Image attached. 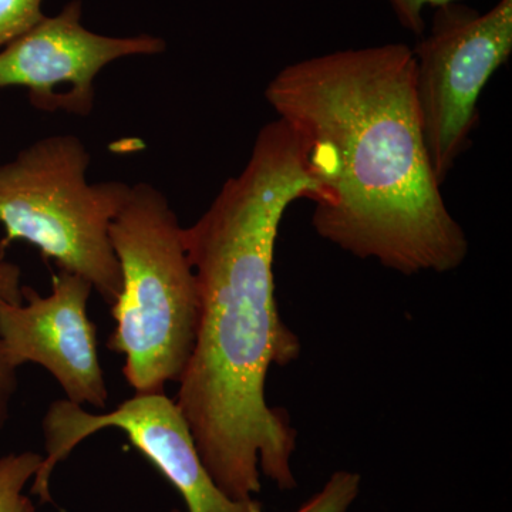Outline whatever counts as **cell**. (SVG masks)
<instances>
[{
    "label": "cell",
    "mask_w": 512,
    "mask_h": 512,
    "mask_svg": "<svg viewBox=\"0 0 512 512\" xmlns=\"http://www.w3.org/2000/svg\"><path fill=\"white\" fill-rule=\"evenodd\" d=\"M320 197L305 141L276 119L259 131L244 170L184 228L200 320L175 403L202 463L232 500L261 493V474L279 490L298 487L292 467L298 433L265 396L269 369L301 355V340L279 313L274 256L286 210Z\"/></svg>",
    "instance_id": "6da1fadb"
},
{
    "label": "cell",
    "mask_w": 512,
    "mask_h": 512,
    "mask_svg": "<svg viewBox=\"0 0 512 512\" xmlns=\"http://www.w3.org/2000/svg\"><path fill=\"white\" fill-rule=\"evenodd\" d=\"M266 101L308 147L322 185L319 237L403 275L446 274L468 241L448 211L421 130L412 47L336 50L284 67Z\"/></svg>",
    "instance_id": "7a4b0ae2"
},
{
    "label": "cell",
    "mask_w": 512,
    "mask_h": 512,
    "mask_svg": "<svg viewBox=\"0 0 512 512\" xmlns=\"http://www.w3.org/2000/svg\"><path fill=\"white\" fill-rule=\"evenodd\" d=\"M121 292L111 306L110 350L126 357L123 375L136 393H161L180 382L190 362L198 320L197 279L184 228L167 197L148 183L131 185L110 224Z\"/></svg>",
    "instance_id": "3957f363"
},
{
    "label": "cell",
    "mask_w": 512,
    "mask_h": 512,
    "mask_svg": "<svg viewBox=\"0 0 512 512\" xmlns=\"http://www.w3.org/2000/svg\"><path fill=\"white\" fill-rule=\"evenodd\" d=\"M90 160L79 137L56 134L0 165V224L6 232L0 248L29 242L59 271L87 279L111 308L121 292V272L110 224L131 185L90 184Z\"/></svg>",
    "instance_id": "277c9868"
},
{
    "label": "cell",
    "mask_w": 512,
    "mask_h": 512,
    "mask_svg": "<svg viewBox=\"0 0 512 512\" xmlns=\"http://www.w3.org/2000/svg\"><path fill=\"white\" fill-rule=\"evenodd\" d=\"M412 53L424 144L443 185L470 146L481 93L512 55V0L485 13L461 2L434 9Z\"/></svg>",
    "instance_id": "5b68a950"
},
{
    "label": "cell",
    "mask_w": 512,
    "mask_h": 512,
    "mask_svg": "<svg viewBox=\"0 0 512 512\" xmlns=\"http://www.w3.org/2000/svg\"><path fill=\"white\" fill-rule=\"evenodd\" d=\"M46 456L30 493L52 504L50 477L60 461L87 437L104 429L124 431L130 443L170 481L187 512H262L255 498L237 501L222 493L202 463L180 407L161 393H136L113 412L93 414L67 399L50 404L43 417ZM173 512H180L174 510Z\"/></svg>",
    "instance_id": "8992f818"
},
{
    "label": "cell",
    "mask_w": 512,
    "mask_h": 512,
    "mask_svg": "<svg viewBox=\"0 0 512 512\" xmlns=\"http://www.w3.org/2000/svg\"><path fill=\"white\" fill-rule=\"evenodd\" d=\"M160 37H110L82 25V2L73 0L0 52V89L23 87L37 110L89 116L94 82L107 64L163 53Z\"/></svg>",
    "instance_id": "52a82bcc"
},
{
    "label": "cell",
    "mask_w": 512,
    "mask_h": 512,
    "mask_svg": "<svg viewBox=\"0 0 512 512\" xmlns=\"http://www.w3.org/2000/svg\"><path fill=\"white\" fill-rule=\"evenodd\" d=\"M52 293L22 285V303L0 301V339L16 367L36 363L62 387L67 400L104 409L109 400L97 352L96 325L87 316L93 286L59 271Z\"/></svg>",
    "instance_id": "ba28073f"
},
{
    "label": "cell",
    "mask_w": 512,
    "mask_h": 512,
    "mask_svg": "<svg viewBox=\"0 0 512 512\" xmlns=\"http://www.w3.org/2000/svg\"><path fill=\"white\" fill-rule=\"evenodd\" d=\"M42 463L43 456L35 451L0 458V512H37L25 488L29 481H33Z\"/></svg>",
    "instance_id": "9c48e42d"
},
{
    "label": "cell",
    "mask_w": 512,
    "mask_h": 512,
    "mask_svg": "<svg viewBox=\"0 0 512 512\" xmlns=\"http://www.w3.org/2000/svg\"><path fill=\"white\" fill-rule=\"evenodd\" d=\"M362 488V477L356 471L338 470L328 478L318 493L293 512H349Z\"/></svg>",
    "instance_id": "30bf717a"
},
{
    "label": "cell",
    "mask_w": 512,
    "mask_h": 512,
    "mask_svg": "<svg viewBox=\"0 0 512 512\" xmlns=\"http://www.w3.org/2000/svg\"><path fill=\"white\" fill-rule=\"evenodd\" d=\"M43 0H0V47L25 35L46 18Z\"/></svg>",
    "instance_id": "8fae6325"
},
{
    "label": "cell",
    "mask_w": 512,
    "mask_h": 512,
    "mask_svg": "<svg viewBox=\"0 0 512 512\" xmlns=\"http://www.w3.org/2000/svg\"><path fill=\"white\" fill-rule=\"evenodd\" d=\"M392 8L394 15L404 29L412 35L421 37L426 33V20L423 10L426 8H440L448 3L461 2V0H386Z\"/></svg>",
    "instance_id": "7c38bea8"
},
{
    "label": "cell",
    "mask_w": 512,
    "mask_h": 512,
    "mask_svg": "<svg viewBox=\"0 0 512 512\" xmlns=\"http://www.w3.org/2000/svg\"><path fill=\"white\" fill-rule=\"evenodd\" d=\"M18 390V367L13 365L0 339V433L10 416V404Z\"/></svg>",
    "instance_id": "4fadbf2b"
},
{
    "label": "cell",
    "mask_w": 512,
    "mask_h": 512,
    "mask_svg": "<svg viewBox=\"0 0 512 512\" xmlns=\"http://www.w3.org/2000/svg\"><path fill=\"white\" fill-rule=\"evenodd\" d=\"M0 301L22 303L19 266L0 261Z\"/></svg>",
    "instance_id": "5bb4252c"
}]
</instances>
